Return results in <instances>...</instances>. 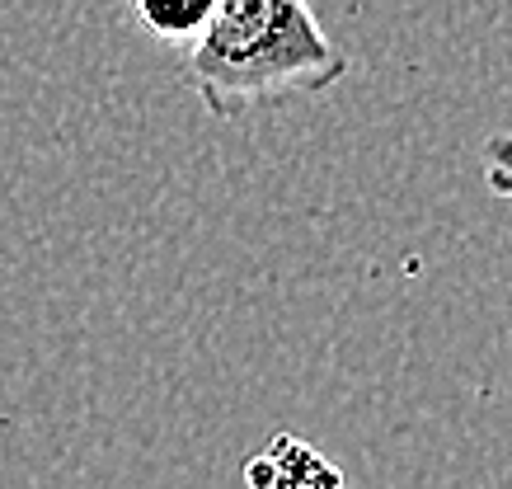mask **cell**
I'll return each mask as SVG.
<instances>
[{"label":"cell","instance_id":"cell-1","mask_svg":"<svg viewBox=\"0 0 512 489\" xmlns=\"http://www.w3.org/2000/svg\"><path fill=\"white\" fill-rule=\"evenodd\" d=\"M343 71L348 57L320 29L311 0H217L207 29L184 48V85L212 118L325 95Z\"/></svg>","mask_w":512,"mask_h":489},{"label":"cell","instance_id":"cell-2","mask_svg":"<svg viewBox=\"0 0 512 489\" xmlns=\"http://www.w3.org/2000/svg\"><path fill=\"white\" fill-rule=\"evenodd\" d=\"M249 485H339L343 475L320 461L311 442L301 438H273L259 457L245 466Z\"/></svg>","mask_w":512,"mask_h":489},{"label":"cell","instance_id":"cell-3","mask_svg":"<svg viewBox=\"0 0 512 489\" xmlns=\"http://www.w3.org/2000/svg\"><path fill=\"white\" fill-rule=\"evenodd\" d=\"M212 10H217V0H132L137 24L165 48H188L207 29Z\"/></svg>","mask_w":512,"mask_h":489},{"label":"cell","instance_id":"cell-4","mask_svg":"<svg viewBox=\"0 0 512 489\" xmlns=\"http://www.w3.org/2000/svg\"><path fill=\"white\" fill-rule=\"evenodd\" d=\"M484 184L494 198H512V132L484 142Z\"/></svg>","mask_w":512,"mask_h":489}]
</instances>
